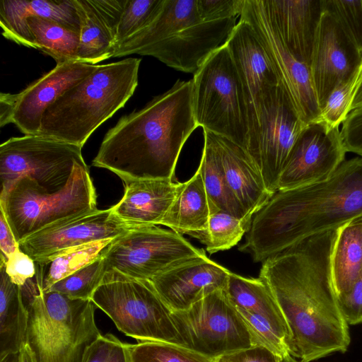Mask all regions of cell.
<instances>
[{"label": "cell", "instance_id": "obj_1", "mask_svg": "<svg viewBox=\"0 0 362 362\" xmlns=\"http://www.w3.org/2000/svg\"><path fill=\"white\" fill-rule=\"evenodd\" d=\"M337 230L300 241L264 261L259 270L289 328V354L300 362L344 353L351 342L331 272Z\"/></svg>", "mask_w": 362, "mask_h": 362}, {"label": "cell", "instance_id": "obj_2", "mask_svg": "<svg viewBox=\"0 0 362 362\" xmlns=\"http://www.w3.org/2000/svg\"><path fill=\"white\" fill-rule=\"evenodd\" d=\"M362 216V157L326 180L276 191L252 218L241 252L263 262L315 234Z\"/></svg>", "mask_w": 362, "mask_h": 362}, {"label": "cell", "instance_id": "obj_3", "mask_svg": "<svg viewBox=\"0 0 362 362\" xmlns=\"http://www.w3.org/2000/svg\"><path fill=\"white\" fill-rule=\"evenodd\" d=\"M197 127L192 80H177L141 110L122 117L105 134L92 165L112 172L124 184L175 180L181 150Z\"/></svg>", "mask_w": 362, "mask_h": 362}, {"label": "cell", "instance_id": "obj_4", "mask_svg": "<svg viewBox=\"0 0 362 362\" xmlns=\"http://www.w3.org/2000/svg\"><path fill=\"white\" fill-rule=\"evenodd\" d=\"M141 61L129 57L98 65L48 107L37 135L82 148L93 132L132 96Z\"/></svg>", "mask_w": 362, "mask_h": 362}, {"label": "cell", "instance_id": "obj_5", "mask_svg": "<svg viewBox=\"0 0 362 362\" xmlns=\"http://www.w3.org/2000/svg\"><path fill=\"white\" fill-rule=\"evenodd\" d=\"M28 309L26 343L37 362H82L88 348L103 336L91 300L37 291Z\"/></svg>", "mask_w": 362, "mask_h": 362}, {"label": "cell", "instance_id": "obj_6", "mask_svg": "<svg viewBox=\"0 0 362 362\" xmlns=\"http://www.w3.org/2000/svg\"><path fill=\"white\" fill-rule=\"evenodd\" d=\"M97 195L86 163L76 164L66 185L48 192L33 180H18L0 198V208L16 241L54 223L97 209Z\"/></svg>", "mask_w": 362, "mask_h": 362}, {"label": "cell", "instance_id": "obj_7", "mask_svg": "<svg viewBox=\"0 0 362 362\" xmlns=\"http://www.w3.org/2000/svg\"><path fill=\"white\" fill-rule=\"evenodd\" d=\"M192 107L198 127L246 151L249 109L245 90L226 45L194 74Z\"/></svg>", "mask_w": 362, "mask_h": 362}, {"label": "cell", "instance_id": "obj_8", "mask_svg": "<svg viewBox=\"0 0 362 362\" xmlns=\"http://www.w3.org/2000/svg\"><path fill=\"white\" fill-rule=\"evenodd\" d=\"M90 300L128 337L180 346L172 310L149 280L107 270Z\"/></svg>", "mask_w": 362, "mask_h": 362}, {"label": "cell", "instance_id": "obj_9", "mask_svg": "<svg viewBox=\"0 0 362 362\" xmlns=\"http://www.w3.org/2000/svg\"><path fill=\"white\" fill-rule=\"evenodd\" d=\"M81 147L38 135L11 137L0 146V198L20 178L28 177L48 192L64 188L77 163H85Z\"/></svg>", "mask_w": 362, "mask_h": 362}, {"label": "cell", "instance_id": "obj_10", "mask_svg": "<svg viewBox=\"0 0 362 362\" xmlns=\"http://www.w3.org/2000/svg\"><path fill=\"white\" fill-rule=\"evenodd\" d=\"M180 346L214 359L253 346L247 326L225 290L211 293L189 308L172 311Z\"/></svg>", "mask_w": 362, "mask_h": 362}, {"label": "cell", "instance_id": "obj_11", "mask_svg": "<svg viewBox=\"0 0 362 362\" xmlns=\"http://www.w3.org/2000/svg\"><path fill=\"white\" fill-rule=\"evenodd\" d=\"M206 255L181 234L158 226L136 227L112 240L103 251L107 270L151 280L189 259Z\"/></svg>", "mask_w": 362, "mask_h": 362}, {"label": "cell", "instance_id": "obj_12", "mask_svg": "<svg viewBox=\"0 0 362 362\" xmlns=\"http://www.w3.org/2000/svg\"><path fill=\"white\" fill-rule=\"evenodd\" d=\"M257 117V139L248 155L269 191L274 194L289 153L307 124L298 115L281 83L261 105Z\"/></svg>", "mask_w": 362, "mask_h": 362}, {"label": "cell", "instance_id": "obj_13", "mask_svg": "<svg viewBox=\"0 0 362 362\" xmlns=\"http://www.w3.org/2000/svg\"><path fill=\"white\" fill-rule=\"evenodd\" d=\"M240 17L254 30L300 119L307 124L317 122L320 107L310 66L288 52L257 0H244Z\"/></svg>", "mask_w": 362, "mask_h": 362}, {"label": "cell", "instance_id": "obj_14", "mask_svg": "<svg viewBox=\"0 0 362 362\" xmlns=\"http://www.w3.org/2000/svg\"><path fill=\"white\" fill-rule=\"evenodd\" d=\"M346 153L339 128L322 122L308 124L289 153L278 190L326 180L345 160Z\"/></svg>", "mask_w": 362, "mask_h": 362}, {"label": "cell", "instance_id": "obj_15", "mask_svg": "<svg viewBox=\"0 0 362 362\" xmlns=\"http://www.w3.org/2000/svg\"><path fill=\"white\" fill-rule=\"evenodd\" d=\"M112 209H96L54 223L19 243V249L35 262L47 259L72 248L115 239L129 229Z\"/></svg>", "mask_w": 362, "mask_h": 362}, {"label": "cell", "instance_id": "obj_16", "mask_svg": "<svg viewBox=\"0 0 362 362\" xmlns=\"http://www.w3.org/2000/svg\"><path fill=\"white\" fill-rule=\"evenodd\" d=\"M226 46L243 83L249 109L247 142L255 141L257 111L281 83L274 66L251 25L240 19Z\"/></svg>", "mask_w": 362, "mask_h": 362}, {"label": "cell", "instance_id": "obj_17", "mask_svg": "<svg viewBox=\"0 0 362 362\" xmlns=\"http://www.w3.org/2000/svg\"><path fill=\"white\" fill-rule=\"evenodd\" d=\"M237 18L202 21L140 49L177 71L194 74L217 49L224 46L237 25Z\"/></svg>", "mask_w": 362, "mask_h": 362}, {"label": "cell", "instance_id": "obj_18", "mask_svg": "<svg viewBox=\"0 0 362 362\" xmlns=\"http://www.w3.org/2000/svg\"><path fill=\"white\" fill-rule=\"evenodd\" d=\"M362 57L337 22L323 12L310 69L321 108L330 93L361 66Z\"/></svg>", "mask_w": 362, "mask_h": 362}, {"label": "cell", "instance_id": "obj_19", "mask_svg": "<svg viewBox=\"0 0 362 362\" xmlns=\"http://www.w3.org/2000/svg\"><path fill=\"white\" fill-rule=\"evenodd\" d=\"M97 68L80 62L59 63L21 92L7 93L12 105L11 123L25 135H37L48 107Z\"/></svg>", "mask_w": 362, "mask_h": 362}, {"label": "cell", "instance_id": "obj_20", "mask_svg": "<svg viewBox=\"0 0 362 362\" xmlns=\"http://www.w3.org/2000/svg\"><path fill=\"white\" fill-rule=\"evenodd\" d=\"M230 273L204 255L184 262L150 281L172 311H181L213 292L226 290Z\"/></svg>", "mask_w": 362, "mask_h": 362}, {"label": "cell", "instance_id": "obj_21", "mask_svg": "<svg viewBox=\"0 0 362 362\" xmlns=\"http://www.w3.org/2000/svg\"><path fill=\"white\" fill-rule=\"evenodd\" d=\"M284 46L310 66L324 12L322 0H257Z\"/></svg>", "mask_w": 362, "mask_h": 362}, {"label": "cell", "instance_id": "obj_22", "mask_svg": "<svg viewBox=\"0 0 362 362\" xmlns=\"http://www.w3.org/2000/svg\"><path fill=\"white\" fill-rule=\"evenodd\" d=\"M127 0H74L80 21L78 62L92 65L113 57Z\"/></svg>", "mask_w": 362, "mask_h": 362}, {"label": "cell", "instance_id": "obj_23", "mask_svg": "<svg viewBox=\"0 0 362 362\" xmlns=\"http://www.w3.org/2000/svg\"><path fill=\"white\" fill-rule=\"evenodd\" d=\"M209 132L219 153L227 185L245 216L252 220L274 194L267 189L261 173L244 148Z\"/></svg>", "mask_w": 362, "mask_h": 362}, {"label": "cell", "instance_id": "obj_24", "mask_svg": "<svg viewBox=\"0 0 362 362\" xmlns=\"http://www.w3.org/2000/svg\"><path fill=\"white\" fill-rule=\"evenodd\" d=\"M179 184L167 179L127 182L122 198L111 207L112 211L117 218L135 227L160 225L175 199Z\"/></svg>", "mask_w": 362, "mask_h": 362}, {"label": "cell", "instance_id": "obj_25", "mask_svg": "<svg viewBox=\"0 0 362 362\" xmlns=\"http://www.w3.org/2000/svg\"><path fill=\"white\" fill-rule=\"evenodd\" d=\"M30 16L58 22L80 33L81 21L74 0L0 1L2 35L21 45L37 49L27 22Z\"/></svg>", "mask_w": 362, "mask_h": 362}, {"label": "cell", "instance_id": "obj_26", "mask_svg": "<svg viewBox=\"0 0 362 362\" xmlns=\"http://www.w3.org/2000/svg\"><path fill=\"white\" fill-rule=\"evenodd\" d=\"M211 214L200 170L180 182L175 199L160 225L179 234L194 237L204 231Z\"/></svg>", "mask_w": 362, "mask_h": 362}, {"label": "cell", "instance_id": "obj_27", "mask_svg": "<svg viewBox=\"0 0 362 362\" xmlns=\"http://www.w3.org/2000/svg\"><path fill=\"white\" fill-rule=\"evenodd\" d=\"M201 22L197 0H165L156 19L147 28L126 40L113 57L136 54L140 49Z\"/></svg>", "mask_w": 362, "mask_h": 362}, {"label": "cell", "instance_id": "obj_28", "mask_svg": "<svg viewBox=\"0 0 362 362\" xmlns=\"http://www.w3.org/2000/svg\"><path fill=\"white\" fill-rule=\"evenodd\" d=\"M226 292L238 308L267 320L286 340L288 349L290 330L273 295L265 282L230 272Z\"/></svg>", "mask_w": 362, "mask_h": 362}, {"label": "cell", "instance_id": "obj_29", "mask_svg": "<svg viewBox=\"0 0 362 362\" xmlns=\"http://www.w3.org/2000/svg\"><path fill=\"white\" fill-rule=\"evenodd\" d=\"M28 320L22 288L12 282L0 262V356L19 352L26 342Z\"/></svg>", "mask_w": 362, "mask_h": 362}, {"label": "cell", "instance_id": "obj_30", "mask_svg": "<svg viewBox=\"0 0 362 362\" xmlns=\"http://www.w3.org/2000/svg\"><path fill=\"white\" fill-rule=\"evenodd\" d=\"M362 272V216L339 226L331 257V272L337 296L346 293Z\"/></svg>", "mask_w": 362, "mask_h": 362}, {"label": "cell", "instance_id": "obj_31", "mask_svg": "<svg viewBox=\"0 0 362 362\" xmlns=\"http://www.w3.org/2000/svg\"><path fill=\"white\" fill-rule=\"evenodd\" d=\"M204 148L198 169L210 201L211 214L222 210L237 217L250 219L245 216L243 209L227 185L219 153L206 130H204Z\"/></svg>", "mask_w": 362, "mask_h": 362}, {"label": "cell", "instance_id": "obj_32", "mask_svg": "<svg viewBox=\"0 0 362 362\" xmlns=\"http://www.w3.org/2000/svg\"><path fill=\"white\" fill-rule=\"evenodd\" d=\"M112 240L78 246L47 259L36 261L35 278L38 291H47L57 281L99 257Z\"/></svg>", "mask_w": 362, "mask_h": 362}, {"label": "cell", "instance_id": "obj_33", "mask_svg": "<svg viewBox=\"0 0 362 362\" xmlns=\"http://www.w3.org/2000/svg\"><path fill=\"white\" fill-rule=\"evenodd\" d=\"M37 49L57 64L78 62L80 33L54 21L37 16L27 18Z\"/></svg>", "mask_w": 362, "mask_h": 362}, {"label": "cell", "instance_id": "obj_34", "mask_svg": "<svg viewBox=\"0 0 362 362\" xmlns=\"http://www.w3.org/2000/svg\"><path fill=\"white\" fill-rule=\"evenodd\" d=\"M252 220L237 217L227 211L212 213L206 229L196 235L209 254L229 250L235 246L250 229Z\"/></svg>", "mask_w": 362, "mask_h": 362}, {"label": "cell", "instance_id": "obj_35", "mask_svg": "<svg viewBox=\"0 0 362 362\" xmlns=\"http://www.w3.org/2000/svg\"><path fill=\"white\" fill-rule=\"evenodd\" d=\"M106 272L101 255L88 264L53 284L47 291L59 292L74 299L90 300Z\"/></svg>", "mask_w": 362, "mask_h": 362}, {"label": "cell", "instance_id": "obj_36", "mask_svg": "<svg viewBox=\"0 0 362 362\" xmlns=\"http://www.w3.org/2000/svg\"><path fill=\"white\" fill-rule=\"evenodd\" d=\"M164 1H126L117 28L116 51L126 40L147 28L156 19L163 6Z\"/></svg>", "mask_w": 362, "mask_h": 362}, {"label": "cell", "instance_id": "obj_37", "mask_svg": "<svg viewBox=\"0 0 362 362\" xmlns=\"http://www.w3.org/2000/svg\"><path fill=\"white\" fill-rule=\"evenodd\" d=\"M362 81L361 66L348 80L337 86L320 110L318 122L330 128H339L351 111L355 94Z\"/></svg>", "mask_w": 362, "mask_h": 362}, {"label": "cell", "instance_id": "obj_38", "mask_svg": "<svg viewBox=\"0 0 362 362\" xmlns=\"http://www.w3.org/2000/svg\"><path fill=\"white\" fill-rule=\"evenodd\" d=\"M132 362H213L212 358L180 346L158 341L130 345Z\"/></svg>", "mask_w": 362, "mask_h": 362}, {"label": "cell", "instance_id": "obj_39", "mask_svg": "<svg viewBox=\"0 0 362 362\" xmlns=\"http://www.w3.org/2000/svg\"><path fill=\"white\" fill-rule=\"evenodd\" d=\"M323 10L340 26L362 57V0H322Z\"/></svg>", "mask_w": 362, "mask_h": 362}, {"label": "cell", "instance_id": "obj_40", "mask_svg": "<svg viewBox=\"0 0 362 362\" xmlns=\"http://www.w3.org/2000/svg\"><path fill=\"white\" fill-rule=\"evenodd\" d=\"M236 308L247 326L253 346H263L280 358L289 354L285 337L267 320Z\"/></svg>", "mask_w": 362, "mask_h": 362}, {"label": "cell", "instance_id": "obj_41", "mask_svg": "<svg viewBox=\"0 0 362 362\" xmlns=\"http://www.w3.org/2000/svg\"><path fill=\"white\" fill-rule=\"evenodd\" d=\"M197 10L202 21H212L240 16L244 0H197Z\"/></svg>", "mask_w": 362, "mask_h": 362}, {"label": "cell", "instance_id": "obj_42", "mask_svg": "<svg viewBox=\"0 0 362 362\" xmlns=\"http://www.w3.org/2000/svg\"><path fill=\"white\" fill-rule=\"evenodd\" d=\"M340 134L346 152L362 157V105L351 110L342 122Z\"/></svg>", "mask_w": 362, "mask_h": 362}, {"label": "cell", "instance_id": "obj_43", "mask_svg": "<svg viewBox=\"0 0 362 362\" xmlns=\"http://www.w3.org/2000/svg\"><path fill=\"white\" fill-rule=\"evenodd\" d=\"M12 282L23 287L36 275L35 262L20 249L10 256L6 262L0 260Z\"/></svg>", "mask_w": 362, "mask_h": 362}, {"label": "cell", "instance_id": "obj_44", "mask_svg": "<svg viewBox=\"0 0 362 362\" xmlns=\"http://www.w3.org/2000/svg\"><path fill=\"white\" fill-rule=\"evenodd\" d=\"M337 300L348 325L362 323V272L349 291L337 296Z\"/></svg>", "mask_w": 362, "mask_h": 362}, {"label": "cell", "instance_id": "obj_45", "mask_svg": "<svg viewBox=\"0 0 362 362\" xmlns=\"http://www.w3.org/2000/svg\"><path fill=\"white\" fill-rule=\"evenodd\" d=\"M213 362H281V358L263 346H253L222 355Z\"/></svg>", "mask_w": 362, "mask_h": 362}, {"label": "cell", "instance_id": "obj_46", "mask_svg": "<svg viewBox=\"0 0 362 362\" xmlns=\"http://www.w3.org/2000/svg\"><path fill=\"white\" fill-rule=\"evenodd\" d=\"M0 249L1 261L3 262H6L10 256L19 250V243L16 241L1 208H0Z\"/></svg>", "mask_w": 362, "mask_h": 362}, {"label": "cell", "instance_id": "obj_47", "mask_svg": "<svg viewBox=\"0 0 362 362\" xmlns=\"http://www.w3.org/2000/svg\"><path fill=\"white\" fill-rule=\"evenodd\" d=\"M114 335L100 337L87 350L82 362H106L112 347Z\"/></svg>", "mask_w": 362, "mask_h": 362}, {"label": "cell", "instance_id": "obj_48", "mask_svg": "<svg viewBox=\"0 0 362 362\" xmlns=\"http://www.w3.org/2000/svg\"><path fill=\"white\" fill-rule=\"evenodd\" d=\"M130 345L122 342L114 336L112 347L106 362H132Z\"/></svg>", "mask_w": 362, "mask_h": 362}, {"label": "cell", "instance_id": "obj_49", "mask_svg": "<svg viewBox=\"0 0 362 362\" xmlns=\"http://www.w3.org/2000/svg\"><path fill=\"white\" fill-rule=\"evenodd\" d=\"M18 358L19 362H37L31 348L26 342L18 352Z\"/></svg>", "mask_w": 362, "mask_h": 362}, {"label": "cell", "instance_id": "obj_50", "mask_svg": "<svg viewBox=\"0 0 362 362\" xmlns=\"http://www.w3.org/2000/svg\"><path fill=\"white\" fill-rule=\"evenodd\" d=\"M362 105V81L357 89V91L355 94V96L354 98L351 106V110L360 107ZM351 112V111H350Z\"/></svg>", "mask_w": 362, "mask_h": 362}, {"label": "cell", "instance_id": "obj_51", "mask_svg": "<svg viewBox=\"0 0 362 362\" xmlns=\"http://www.w3.org/2000/svg\"><path fill=\"white\" fill-rule=\"evenodd\" d=\"M0 362H19L18 353H8L0 356Z\"/></svg>", "mask_w": 362, "mask_h": 362}, {"label": "cell", "instance_id": "obj_52", "mask_svg": "<svg viewBox=\"0 0 362 362\" xmlns=\"http://www.w3.org/2000/svg\"><path fill=\"white\" fill-rule=\"evenodd\" d=\"M281 362H300V361L296 359L294 357L291 356L290 354H288L281 358Z\"/></svg>", "mask_w": 362, "mask_h": 362}, {"label": "cell", "instance_id": "obj_53", "mask_svg": "<svg viewBox=\"0 0 362 362\" xmlns=\"http://www.w3.org/2000/svg\"><path fill=\"white\" fill-rule=\"evenodd\" d=\"M361 68H362V64H361Z\"/></svg>", "mask_w": 362, "mask_h": 362}]
</instances>
